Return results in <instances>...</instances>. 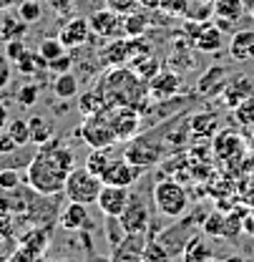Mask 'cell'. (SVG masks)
Instances as JSON below:
<instances>
[{"label":"cell","mask_w":254,"mask_h":262,"mask_svg":"<svg viewBox=\"0 0 254 262\" xmlns=\"http://www.w3.org/2000/svg\"><path fill=\"white\" fill-rule=\"evenodd\" d=\"M76 169V154L63 141L53 139L38 146V154L28 162L26 184L43 196H56L63 192L68 174Z\"/></svg>","instance_id":"cell-1"},{"label":"cell","mask_w":254,"mask_h":262,"mask_svg":"<svg viewBox=\"0 0 254 262\" xmlns=\"http://www.w3.org/2000/svg\"><path fill=\"white\" fill-rule=\"evenodd\" d=\"M98 94L103 96L106 106H133L141 114L149 108V83L124 66H116L103 76V81L98 83Z\"/></svg>","instance_id":"cell-2"},{"label":"cell","mask_w":254,"mask_h":262,"mask_svg":"<svg viewBox=\"0 0 254 262\" xmlns=\"http://www.w3.org/2000/svg\"><path fill=\"white\" fill-rule=\"evenodd\" d=\"M151 196H154L159 214L169 220H179L189 209V194L181 187V182H176L174 177H164L161 182H156V187L151 189Z\"/></svg>","instance_id":"cell-3"},{"label":"cell","mask_w":254,"mask_h":262,"mask_svg":"<svg viewBox=\"0 0 254 262\" xmlns=\"http://www.w3.org/2000/svg\"><path fill=\"white\" fill-rule=\"evenodd\" d=\"M164 146H166L164 129H159L156 134H154V131H149V134H141V136L136 134V136L126 144L124 157H126L131 164H136V166L146 169V166H154V164L161 159Z\"/></svg>","instance_id":"cell-4"},{"label":"cell","mask_w":254,"mask_h":262,"mask_svg":"<svg viewBox=\"0 0 254 262\" xmlns=\"http://www.w3.org/2000/svg\"><path fill=\"white\" fill-rule=\"evenodd\" d=\"M78 136L83 139V144H88L91 149H106V146H113L119 139L113 134V126H111V108H101L98 114H91L86 116V121L81 124L78 129Z\"/></svg>","instance_id":"cell-5"},{"label":"cell","mask_w":254,"mask_h":262,"mask_svg":"<svg viewBox=\"0 0 254 262\" xmlns=\"http://www.w3.org/2000/svg\"><path fill=\"white\" fill-rule=\"evenodd\" d=\"M101 187H103V182L83 166V169H73V171L68 174L63 192H65V196H68V202L94 204L96 199H98V194H101Z\"/></svg>","instance_id":"cell-6"},{"label":"cell","mask_w":254,"mask_h":262,"mask_svg":"<svg viewBox=\"0 0 254 262\" xmlns=\"http://www.w3.org/2000/svg\"><path fill=\"white\" fill-rule=\"evenodd\" d=\"M111 108V126L119 141H131L141 129V111L133 106H108Z\"/></svg>","instance_id":"cell-7"},{"label":"cell","mask_w":254,"mask_h":262,"mask_svg":"<svg viewBox=\"0 0 254 262\" xmlns=\"http://www.w3.org/2000/svg\"><path fill=\"white\" fill-rule=\"evenodd\" d=\"M141 174H144V169L136 166V164H131L126 157H113V162L108 164V169L103 171L101 182H103V184H113V187H126V189H131V187L141 179Z\"/></svg>","instance_id":"cell-8"},{"label":"cell","mask_w":254,"mask_h":262,"mask_svg":"<svg viewBox=\"0 0 254 262\" xmlns=\"http://www.w3.org/2000/svg\"><path fill=\"white\" fill-rule=\"evenodd\" d=\"M121 225L126 227L128 234H144L149 229V220H151V212H149V204L141 199L138 194L128 196L126 209L119 214Z\"/></svg>","instance_id":"cell-9"},{"label":"cell","mask_w":254,"mask_h":262,"mask_svg":"<svg viewBox=\"0 0 254 262\" xmlns=\"http://www.w3.org/2000/svg\"><path fill=\"white\" fill-rule=\"evenodd\" d=\"M88 26H91V33L98 38H116L119 33H124V15L113 13L111 8H103L91 13Z\"/></svg>","instance_id":"cell-10"},{"label":"cell","mask_w":254,"mask_h":262,"mask_svg":"<svg viewBox=\"0 0 254 262\" xmlns=\"http://www.w3.org/2000/svg\"><path fill=\"white\" fill-rule=\"evenodd\" d=\"M181 91V76L176 71H159L149 81V96L154 101H169Z\"/></svg>","instance_id":"cell-11"},{"label":"cell","mask_w":254,"mask_h":262,"mask_svg":"<svg viewBox=\"0 0 254 262\" xmlns=\"http://www.w3.org/2000/svg\"><path fill=\"white\" fill-rule=\"evenodd\" d=\"M128 189L126 187H113V184H103L101 187V194L96 199V204H98V209L103 212V214H113V217H119L124 209H126L128 204Z\"/></svg>","instance_id":"cell-12"},{"label":"cell","mask_w":254,"mask_h":262,"mask_svg":"<svg viewBox=\"0 0 254 262\" xmlns=\"http://www.w3.org/2000/svg\"><path fill=\"white\" fill-rule=\"evenodd\" d=\"M252 94H254V81L249 76L239 73V76L226 78V83H224V89H222V101L229 108H234V106H239L244 98H249Z\"/></svg>","instance_id":"cell-13"},{"label":"cell","mask_w":254,"mask_h":262,"mask_svg":"<svg viewBox=\"0 0 254 262\" xmlns=\"http://www.w3.org/2000/svg\"><path fill=\"white\" fill-rule=\"evenodd\" d=\"M58 38L63 40L65 48H81L91 40V26H88V18H71L65 23Z\"/></svg>","instance_id":"cell-14"},{"label":"cell","mask_w":254,"mask_h":262,"mask_svg":"<svg viewBox=\"0 0 254 262\" xmlns=\"http://www.w3.org/2000/svg\"><path fill=\"white\" fill-rule=\"evenodd\" d=\"M229 56L237 63H252L254 61V31L244 28L229 38Z\"/></svg>","instance_id":"cell-15"},{"label":"cell","mask_w":254,"mask_h":262,"mask_svg":"<svg viewBox=\"0 0 254 262\" xmlns=\"http://www.w3.org/2000/svg\"><path fill=\"white\" fill-rule=\"evenodd\" d=\"M212 149H214V154L219 159H234V162H239V157L244 151V144H242V136H237L234 131H222V134L214 136Z\"/></svg>","instance_id":"cell-16"},{"label":"cell","mask_w":254,"mask_h":262,"mask_svg":"<svg viewBox=\"0 0 254 262\" xmlns=\"http://www.w3.org/2000/svg\"><path fill=\"white\" fill-rule=\"evenodd\" d=\"M61 227L68 232H81L91 225L88 220V204H81V202H68L63 212H61Z\"/></svg>","instance_id":"cell-17"},{"label":"cell","mask_w":254,"mask_h":262,"mask_svg":"<svg viewBox=\"0 0 254 262\" xmlns=\"http://www.w3.org/2000/svg\"><path fill=\"white\" fill-rule=\"evenodd\" d=\"M144 242V234H126V239L116 250H111V262H141Z\"/></svg>","instance_id":"cell-18"},{"label":"cell","mask_w":254,"mask_h":262,"mask_svg":"<svg viewBox=\"0 0 254 262\" xmlns=\"http://www.w3.org/2000/svg\"><path fill=\"white\" fill-rule=\"evenodd\" d=\"M194 46H196L201 53H217V51H222V46H224L222 28L206 20V23H204V28H201V33L194 38Z\"/></svg>","instance_id":"cell-19"},{"label":"cell","mask_w":254,"mask_h":262,"mask_svg":"<svg viewBox=\"0 0 254 262\" xmlns=\"http://www.w3.org/2000/svg\"><path fill=\"white\" fill-rule=\"evenodd\" d=\"M181 257L184 262H214V252L201 237H189L181 250Z\"/></svg>","instance_id":"cell-20"},{"label":"cell","mask_w":254,"mask_h":262,"mask_svg":"<svg viewBox=\"0 0 254 262\" xmlns=\"http://www.w3.org/2000/svg\"><path fill=\"white\" fill-rule=\"evenodd\" d=\"M244 0H214V18L224 23H237L244 15Z\"/></svg>","instance_id":"cell-21"},{"label":"cell","mask_w":254,"mask_h":262,"mask_svg":"<svg viewBox=\"0 0 254 262\" xmlns=\"http://www.w3.org/2000/svg\"><path fill=\"white\" fill-rule=\"evenodd\" d=\"M217 124H219V116H217V114H209V111H204V114H194V116L189 119L191 134L199 136V139H212L214 131H217Z\"/></svg>","instance_id":"cell-22"},{"label":"cell","mask_w":254,"mask_h":262,"mask_svg":"<svg viewBox=\"0 0 254 262\" xmlns=\"http://www.w3.org/2000/svg\"><path fill=\"white\" fill-rule=\"evenodd\" d=\"M128 68H131L141 81H146V83H149V81H151V78L161 71V61L154 56V53H144V56H136V58L131 61Z\"/></svg>","instance_id":"cell-23"},{"label":"cell","mask_w":254,"mask_h":262,"mask_svg":"<svg viewBox=\"0 0 254 262\" xmlns=\"http://www.w3.org/2000/svg\"><path fill=\"white\" fill-rule=\"evenodd\" d=\"M101 61L106 66H126L131 61V51H128V38L126 40H113L101 51Z\"/></svg>","instance_id":"cell-24"},{"label":"cell","mask_w":254,"mask_h":262,"mask_svg":"<svg viewBox=\"0 0 254 262\" xmlns=\"http://www.w3.org/2000/svg\"><path fill=\"white\" fill-rule=\"evenodd\" d=\"M48 245H51V237H48V229H43V227H33L20 237V247L31 250L35 255H43L48 250Z\"/></svg>","instance_id":"cell-25"},{"label":"cell","mask_w":254,"mask_h":262,"mask_svg":"<svg viewBox=\"0 0 254 262\" xmlns=\"http://www.w3.org/2000/svg\"><path fill=\"white\" fill-rule=\"evenodd\" d=\"M28 126H31V144L40 146L45 141L53 139V121H48L45 116H31L28 119Z\"/></svg>","instance_id":"cell-26"},{"label":"cell","mask_w":254,"mask_h":262,"mask_svg":"<svg viewBox=\"0 0 254 262\" xmlns=\"http://www.w3.org/2000/svg\"><path fill=\"white\" fill-rule=\"evenodd\" d=\"M171 260V252L169 247L161 242L159 237H151L144 242V252H141V262H169Z\"/></svg>","instance_id":"cell-27"},{"label":"cell","mask_w":254,"mask_h":262,"mask_svg":"<svg viewBox=\"0 0 254 262\" xmlns=\"http://www.w3.org/2000/svg\"><path fill=\"white\" fill-rule=\"evenodd\" d=\"M111 162H113L111 146H106V149H94V151L88 154V159H86V169L101 179V177H103V171L108 169V164Z\"/></svg>","instance_id":"cell-28"},{"label":"cell","mask_w":254,"mask_h":262,"mask_svg":"<svg viewBox=\"0 0 254 262\" xmlns=\"http://www.w3.org/2000/svg\"><path fill=\"white\" fill-rule=\"evenodd\" d=\"M53 94L58 98H63V101H68V98H73L76 94H78V78H76V73H58L56 76V81H53Z\"/></svg>","instance_id":"cell-29"},{"label":"cell","mask_w":254,"mask_h":262,"mask_svg":"<svg viewBox=\"0 0 254 262\" xmlns=\"http://www.w3.org/2000/svg\"><path fill=\"white\" fill-rule=\"evenodd\" d=\"M101 108H106V101L98 94V89H96V91H86L83 96L78 98V114H81L83 119L91 116V114H98Z\"/></svg>","instance_id":"cell-30"},{"label":"cell","mask_w":254,"mask_h":262,"mask_svg":"<svg viewBox=\"0 0 254 262\" xmlns=\"http://www.w3.org/2000/svg\"><path fill=\"white\" fill-rule=\"evenodd\" d=\"M126 227L121 225V220L119 217H113V214H106V239H108V247L111 250H116L124 239H126Z\"/></svg>","instance_id":"cell-31"},{"label":"cell","mask_w":254,"mask_h":262,"mask_svg":"<svg viewBox=\"0 0 254 262\" xmlns=\"http://www.w3.org/2000/svg\"><path fill=\"white\" fill-rule=\"evenodd\" d=\"M8 134L13 136V141L18 146H28L31 144V126H28V119H10L8 121Z\"/></svg>","instance_id":"cell-32"},{"label":"cell","mask_w":254,"mask_h":262,"mask_svg":"<svg viewBox=\"0 0 254 262\" xmlns=\"http://www.w3.org/2000/svg\"><path fill=\"white\" fill-rule=\"evenodd\" d=\"M149 28V18L144 15V13H128L124 15V33H126L128 38H136V35H144Z\"/></svg>","instance_id":"cell-33"},{"label":"cell","mask_w":254,"mask_h":262,"mask_svg":"<svg viewBox=\"0 0 254 262\" xmlns=\"http://www.w3.org/2000/svg\"><path fill=\"white\" fill-rule=\"evenodd\" d=\"M18 18H20L26 26L38 23V20L43 18V5H40V0H23V3L18 5Z\"/></svg>","instance_id":"cell-34"},{"label":"cell","mask_w":254,"mask_h":262,"mask_svg":"<svg viewBox=\"0 0 254 262\" xmlns=\"http://www.w3.org/2000/svg\"><path fill=\"white\" fill-rule=\"evenodd\" d=\"M38 53L51 63V61H56L58 56H63L65 53V46H63V40L56 35V38H43L40 43H38Z\"/></svg>","instance_id":"cell-35"},{"label":"cell","mask_w":254,"mask_h":262,"mask_svg":"<svg viewBox=\"0 0 254 262\" xmlns=\"http://www.w3.org/2000/svg\"><path fill=\"white\" fill-rule=\"evenodd\" d=\"M232 111H234V121H237L239 126L252 129L254 126V94L249 98H244L239 106H234Z\"/></svg>","instance_id":"cell-36"},{"label":"cell","mask_w":254,"mask_h":262,"mask_svg":"<svg viewBox=\"0 0 254 262\" xmlns=\"http://www.w3.org/2000/svg\"><path fill=\"white\" fill-rule=\"evenodd\" d=\"M224 225H226V214L212 212V214H206V220L201 222V229H204V234H209V237H224Z\"/></svg>","instance_id":"cell-37"},{"label":"cell","mask_w":254,"mask_h":262,"mask_svg":"<svg viewBox=\"0 0 254 262\" xmlns=\"http://www.w3.org/2000/svg\"><path fill=\"white\" fill-rule=\"evenodd\" d=\"M224 76H226V68H224V66H212V68L199 78V94H209L212 86H217Z\"/></svg>","instance_id":"cell-38"},{"label":"cell","mask_w":254,"mask_h":262,"mask_svg":"<svg viewBox=\"0 0 254 262\" xmlns=\"http://www.w3.org/2000/svg\"><path fill=\"white\" fill-rule=\"evenodd\" d=\"M23 184V177L18 169H0V192H15Z\"/></svg>","instance_id":"cell-39"},{"label":"cell","mask_w":254,"mask_h":262,"mask_svg":"<svg viewBox=\"0 0 254 262\" xmlns=\"http://www.w3.org/2000/svg\"><path fill=\"white\" fill-rule=\"evenodd\" d=\"M3 38L5 40H10V38H23V33H26V23L18 18V20H13V18H5L3 20Z\"/></svg>","instance_id":"cell-40"},{"label":"cell","mask_w":254,"mask_h":262,"mask_svg":"<svg viewBox=\"0 0 254 262\" xmlns=\"http://www.w3.org/2000/svg\"><path fill=\"white\" fill-rule=\"evenodd\" d=\"M26 51H28V48H26L23 38H10V40H5V51H3V53H5V56H8L13 63H15V61H18V58H20Z\"/></svg>","instance_id":"cell-41"},{"label":"cell","mask_w":254,"mask_h":262,"mask_svg":"<svg viewBox=\"0 0 254 262\" xmlns=\"http://www.w3.org/2000/svg\"><path fill=\"white\" fill-rule=\"evenodd\" d=\"M106 5L119 15H128V13H133L138 8V0H106Z\"/></svg>","instance_id":"cell-42"},{"label":"cell","mask_w":254,"mask_h":262,"mask_svg":"<svg viewBox=\"0 0 254 262\" xmlns=\"http://www.w3.org/2000/svg\"><path fill=\"white\" fill-rule=\"evenodd\" d=\"M15 234V222L10 214H0V245L3 242H10Z\"/></svg>","instance_id":"cell-43"},{"label":"cell","mask_w":254,"mask_h":262,"mask_svg":"<svg viewBox=\"0 0 254 262\" xmlns=\"http://www.w3.org/2000/svg\"><path fill=\"white\" fill-rule=\"evenodd\" d=\"M38 101V86L35 83H26L20 91H18V103L20 106H33Z\"/></svg>","instance_id":"cell-44"},{"label":"cell","mask_w":254,"mask_h":262,"mask_svg":"<svg viewBox=\"0 0 254 262\" xmlns=\"http://www.w3.org/2000/svg\"><path fill=\"white\" fill-rule=\"evenodd\" d=\"M10 76H13V61H10L5 53H0V91H3V89H8Z\"/></svg>","instance_id":"cell-45"},{"label":"cell","mask_w":254,"mask_h":262,"mask_svg":"<svg viewBox=\"0 0 254 262\" xmlns=\"http://www.w3.org/2000/svg\"><path fill=\"white\" fill-rule=\"evenodd\" d=\"M71 68H73V58H71L68 53L58 56L56 61H51V63H48V71H53L56 76H58V73H68Z\"/></svg>","instance_id":"cell-46"},{"label":"cell","mask_w":254,"mask_h":262,"mask_svg":"<svg viewBox=\"0 0 254 262\" xmlns=\"http://www.w3.org/2000/svg\"><path fill=\"white\" fill-rule=\"evenodd\" d=\"M15 149H20V146L13 141V136L8 134V129H0V157H5V154H13Z\"/></svg>","instance_id":"cell-47"},{"label":"cell","mask_w":254,"mask_h":262,"mask_svg":"<svg viewBox=\"0 0 254 262\" xmlns=\"http://www.w3.org/2000/svg\"><path fill=\"white\" fill-rule=\"evenodd\" d=\"M242 232H244V234H254V209L247 212V217H244V222H242Z\"/></svg>","instance_id":"cell-48"},{"label":"cell","mask_w":254,"mask_h":262,"mask_svg":"<svg viewBox=\"0 0 254 262\" xmlns=\"http://www.w3.org/2000/svg\"><path fill=\"white\" fill-rule=\"evenodd\" d=\"M8 121H10V116H8V106L0 101V129H5V126H8Z\"/></svg>","instance_id":"cell-49"},{"label":"cell","mask_w":254,"mask_h":262,"mask_svg":"<svg viewBox=\"0 0 254 262\" xmlns=\"http://www.w3.org/2000/svg\"><path fill=\"white\" fill-rule=\"evenodd\" d=\"M138 5H144V8H161V0H138Z\"/></svg>","instance_id":"cell-50"},{"label":"cell","mask_w":254,"mask_h":262,"mask_svg":"<svg viewBox=\"0 0 254 262\" xmlns=\"http://www.w3.org/2000/svg\"><path fill=\"white\" fill-rule=\"evenodd\" d=\"M13 3H15V0H0V10H8V8H13Z\"/></svg>","instance_id":"cell-51"},{"label":"cell","mask_w":254,"mask_h":262,"mask_svg":"<svg viewBox=\"0 0 254 262\" xmlns=\"http://www.w3.org/2000/svg\"><path fill=\"white\" fill-rule=\"evenodd\" d=\"M224 262H247V260H244V257H226Z\"/></svg>","instance_id":"cell-52"},{"label":"cell","mask_w":254,"mask_h":262,"mask_svg":"<svg viewBox=\"0 0 254 262\" xmlns=\"http://www.w3.org/2000/svg\"><path fill=\"white\" fill-rule=\"evenodd\" d=\"M244 5H247V10H252V5H254V0H244Z\"/></svg>","instance_id":"cell-53"},{"label":"cell","mask_w":254,"mask_h":262,"mask_svg":"<svg viewBox=\"0 0 254 262\" xmlns=\"http://www.w3.org/2000/svg\"><path fill=\"white\" fill-rule=\"evenodd\" d=\"M35 262H48V260H45V257H38V260H35Z\"/></svg>","instance_id":"cell-54"},{"label":"cell","mask_w":254,"mask_h":262,"mask_svg":"<svg viewBox=\"0 0 254 262\" xmlns=\"http://www.w3.org/2000/svg\"><path fill=\"white\" fill-rule=\"evenodd\" d=\"M56 262H76V260H56Z\"/></svg>","instance_id":"cell-55"},{"label":"cell","mask_w":254,"mask_h":262,"mask_svg":"<svg viewBox=\"0 0 254 262\" xmlns=\"http://www.w3.org/2000/svg\"><path fill=\"white\" fill-rule=\"evenodd\" d=\"M252 15H254V5H252Z\"/></svg>","instance_id":"cell-56"}]
</instances>
